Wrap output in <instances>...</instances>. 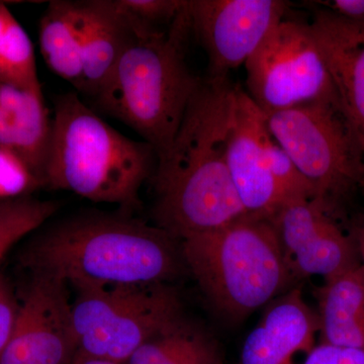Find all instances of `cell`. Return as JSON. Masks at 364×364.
<instances>
[{
  "label": "cell",
  "mask_w": 364,
  "mask_h": 364,
  "mask_svg": "<svg viewBox=\"0 0 364 364\" xmlns=\"http://www.w3.org/2000/svg\"><path fill=\"white\" fill-rule=\"evenodd\" d=\"M234 85L203 78L166 156L151 181L156 226L181 241L214 232L248 215L227 162Z\"/></svg>",
  "instance_id": "cell-1"
},
{
  "label": "cell",
  "mask_w": 364,
  "mask_h": 364,
  "mask_svg": "<svg viewBox=\"0 0 364 364\" xmlns=\"http://www.w3.org/2000/svg\"><path fill=\"white\" fill-rule=\"evenodd\" d=\"M21 267L67 286L168 284L184 265L181 243L161 228L128 215H77L36 235Z\"/></svg>",
  "instance_id": "cell-2"
},
{
  "label": "cell",
  "mask_w": 364,
  "mask_h": 364,
  "mask_svg": "<svg viewBox=\"0 0 364 364\" xmlns=\"http://www.w3.org/2000/svg\"><path fill=\"white\" fill-rule=\"evenodd\" d=\"M191 37L188 0L159 35H134L104 90L98 109L139 134L162 160L173 144L191 100L202 83L189 68Z\"/></svg>",
  "instance_id": "cell-3"
},
{
  "label": "cell",
  "mask_w": 364,
  "mask_h": 364,
  "mask_svg": "<svg viewBox=\"0 0 364 364\" xmlns=\"http://www.w3.org/2000/svg\"><path fill=\"white\" fill-rule=\"evenodd\" d=\"M158 163L150 144L117 132L77 93L55 100L45 188L119 205L129 212L139 207L140 189L153 178Z\"/></svg>",
  "instance_id": "cell-4"
},
{
  "label": "cell",
  "mask_w": 364,
  "mask_h": 364,
  "mask_svg": "<svg viewBox=\"0 0 364 364\" xmlns=\"http://www.w3.org/2000/svg\"><path fill=\"white\" fill-rule=\"evenodd\" d=\"M184 265L225 317L243 320L294 279L272 222L246 215L210 233L179 241Z\"/></svg>",
  "instance_id": "cell-5"
},
{
  "label": "cell",
  "mask_w": 364,
  "mask_h": 364,
  "mask_svg": "<svg viewBox=\"0 0 364 364\" xmlns=\"http://www.w3.org/2000/svg\"><path fill=\"white\" fill-rule=\"evenodd\" d=\"M72 323L77 351L126 364L139 347L182 318L169 284L74 287Z\"/></svg>",
  "instance_id": "cell-6"
},
{
  "label": "cell",
  "mask_w": 364,
  "mask_h": 364,
  "mask_svg": "<svg viewBox=\"0 0 364 364\" xmlns=\"http://www.w3.org/2000/svg\"><path fill=\"white\" fill-rule=\"evenodd\" d=\"M265 116L274 140L335 210L364 186L363 152L339 105L314 102Z\"/></svg>",
  "instance_id": "cell-7"
},
{
  "label": "cell",
  "mask_w": 364,
  "mask_h": 364,
  "mask_svg": "<svg viewBox=\"0 0 364 364\" xmlns=\"http://www.w3.org/2000/svg\"><path fill=\"white\" fill-rule=\"evenodd\" d=\"M245 68L248 95L265 114L314 102L340 105L310 23L280 21Z\"/></svg>",
  "instance_id": "cell-8"
},
{
  "label": "cell",
  "mask_w": 364,
  "mask_h": 364,
  "mask_svg": "<svg viewBox=\"0 0 364 364\" xmlns=\"http://www.w3.org/2000/svg\"><path fill=\"white\" fill-rule=\"evenodd\" d=\"M289 9L282 0H189L191 37L207 54L208 77L228 78L245 65Z\"/></svg>",
  "instance_id": "cell-9"
},
{
  "label": "cell",
  "mask_w": 364,
  "mask_h": 364,
  "mask_svg": "<svg viewBox=\"0 0 364 364\" xmlns=\"http://www.w3.org/2000/svg\"><path fill=\"white\" fill-rule=\"evenodd\" d=\"M334 212L313 198L284 203L269 218L293 277L327 280L361 263L353 239L334 221Z\"/></svg>",
  "instance_id": "cell-10"
},
{
  "label": "cell",
  "mask_w": 364,
  "mask_h": 364,
  "mask_svg": "<svg viewBox=\"0 0 364 364\" xmlns=\"http://www.w3.org/2000/svg\"><path fill=\"white\" fill-rule=\"evenodd\" d=\"M67 284L32 274L0 364H70L77 351Z\"/></svg>",
  "instance_id": "cell-11"
},
{
  "label": "cell",
  "mask_w": 364,
  "mask_h": 364,
  "mask_svg": "<svg viewBox=\"0 0 364 364\" xmlns=\"http://www.w3.org/2000/svg\"><path fill=\"white\" fill-rule=\"evenodd\" d=\"M272 136L264 112L246 91L234 86L227 129L228 167L246 213L267 219L286 203L270 173Z\"/></svg>",
  "instance_id": "cell-12"
},
{
  "label": "cell",
  "mask_w": 364,
  "mask_h": 364,
  "mask_svg": "<svg viewBox=\"0 0 364 364\" xmlns=\"http://www.w3.org/2000/svg\"><path fill=\"white\" fill-rule=\"evenodd\" d=\"M310 26L364 158V28L318 6Z\"/></svg>",
  "instance_id": "cell-13"
},
{
  "label": "cell",
  "mask_w": 364,
  "mask_h": 364,
  "mask_svg": "<svg viewBox=\"0 0 364 364\" xmlns=\"http://www.w3.org/2000/svg\"><path fill=\"white\" fill-rule=\"evenodd\" d=\"M318 316L306 305L301 291L294 289L273 301L259 324L249 333L239 364H293L299 352L314 348Z\"/></svg>",
  "instance_id": "cell-14"
},
{
  "label": "cell",
  "mask_w": 364,
  "mask_h": 364,
  "mask_svg": "<svg viewBox=\"0 0 364 364\" xmlns=\"http://www.w3.org/2000/svg\"><path fill=\"white\" fill-rule=\"evenodd\" d=\"M52 119L42 88H28L0 79V145L20 155L45 186Z\"/></svg>",
  "instance_id": "cell-15"
},
{
  "label": "cell",
  "mask_w": 364,
  "mask_h": 364,
  "mask_svg": "<svg viewBox=\"0 0 364 364\" xmlns=\"http://www.w3.org/2000/svg\"><path fill=\"white\" fill-rule=\"evenodd\" d=\"M82 39L83 91L95 98L111 78L134 33L116 0L77 1Z\"/></svg>",
  "instance_id": "cell-16"
},
{
  "label": "cell",
  "mask_w": 364,
  "mask_h": 364,
  "mask_svg": "<svg viewBox=\"0 0 364 364\" xmlns=\"http://www.w3.org/2000/svg\"><path fill=\"white\" fill-rule=\"evenodd\" d=\"M322 343L364 351V265L325 280L318 294Z\"/></svg>",
  "instance_id": "cell-17"
},
{
  "label": "cell",
  "mask_w": 364,
  "mask_h": 364,
  "mask_svg": "<svg viewBox=\"0 0 364 364\" xmlns=\"http://www.w3.org/2000/svg\"><path fill=\"white\" fill-rule=\"evenodd\" d=\"M39 42L50 70L82 93V39L77 1L49 2L40 20Z\"/></svg>",
  "instance_id": "cell-18"
},
{
  "label": "cell",
  "mask_w": 364,
  "mask_h": 364,
  "mask_svg": "<svg viewBox=\"0 0 364 364\" xmlns=\"http://www.w3.org/2000/svg\"><path fill=\"white\" fill-rule=\"evenodd\" d=\"M126 364H221L207 335L181 321L139 347Z\"/></svg>",
  "instance_id": "cell-19"
},
{
  "label": "cell",
  "mask_w": 364,
  "mask_h": 364,
  "mask_svg": "<svg viewBox=\"0 0 364 364\" xmlns=\"http://www.w3.org/2000/svg\"><path fill=\"white\" fill-rule=\"evenodd\" d=\"M58 205L31 196L0 200V259L56 213Z\"/></svg>",
  "instance_id": "cell-20"
},
{
  "label": "cell",
  "mask_w": 364,
  "mask_h": 364,
  "mask_svg": "<svg viewBox=\"0 0 364 364\" xmlns=\"http://www.w3.org/2000/svg\"><path fill=\"white\" fill-rule=\"evenodd\" d=\"M0 79L28 88H42L32 41L16 18L0 49Z\"/></svg>",
  "instance_id": "cell-21"
},
{
  "label": "cell",
  "mask_w": 364,
  "mask_h": 364,
  "mask_svg": "<svg viewBox=\"0 0 364 364\" xmlns=\"http://www.w3.org/2000/svg\"><path fill=\"white\" fill-rule=\"evenodd\" d=\"M184 0H116L134 35L164 33L186 6Z\"/></svg>",
  "instance_id": "cell-22"
},
{
  "label": "cell",
  "mask_w": 364,
  "mask_h": 364,
  "mask_svg": "<svg viewBox=\"0 0 364 364\" xmlns=\"http://www.w3.org/2000/svg\"><path fill=\"white\" fill-rule=\"evenodd\" d=\"M39 188L40 182L20 155L0 145V200L28 196Z\"/></svg>",
  "instance_id": "cell-23"
},
{
  "label": "cell",
  "mask_w": 364,
  "mask_h": 364,
  "mask_svg": "<svg viewBox=\"0 0 364 364\" xmlns=\"http://www.w3.org/2000/svg\"><path fill=\"white\" fill-rule=\"evenodd\" d=\"M301 364H364V351L321 343L308 352Z\"/></svg>",
  "instance_id": "cell-24"
},
{
  "label": "cell",
  "mask_w": 364,
  "mask_h": 364,
  "mask_svg": "<svg viewBox=\"0 0 364 364\" xmlns=\"http://www.w3.org/2000/svg\"><path fill=\"white\" fill-rule=\"evenodd\" d=\"M18 311V303L6 279L0 275V354L13 334Z\"/></svg>",
  "instance_id": "cell-25"
},
{
  "label": "cell",
  "mask_w": 364,
  "mask_h": 364,
  "mask_svg": "<svg viewBox=\"0 0 364 364\" xmlns=\"http://www.w3.org/2000/svg\"><path fill=\"white\" fill-rule=\"evenodd\" d=\"M314 4L342 20L364 26V0H329L315 1Z\"/></svg>",
  "instance_id": "cell-26"
},
{
  "label": "cell",
  "mask_w": 364,
  "mask_h": 364,
  "mask_svg": "<svg viewBox=\"0 0 364 364\" xmlns=\"http://www.w3.org/2000/svg\"><path fill=\"white\" fill-rule=\"evenodd\" d=\"M348 233L358 247L359 257L364 265V213L352 218L349 222Z\"/></svg>",
  "instance_id": "cell-27"
},
{
  "label": "cell",
  "mask_w": 364,
  "mask_h": 364,
  "mask_svg": "<svg viewBox=\"0 0 364 364\" xmlns=\"http://www.w3.org/2000/svg\"><path fill=\"white\" fill-rule=\"evenodd\" d=\"M14 18V14L11 13L6 4L0 2V49H1L2 44H4L7 28H9Z\"/></svg>",
  "instance_id": "cell-28"
},
{
  "label": "cell",
  "mask_w": 364,
  "mask_h": 364,
  "mask_svg": "<svg viewBox=\"0 0 364 364\" xmlns=\"http://www.w3.org/2000/svg\"><path fill=\"white\" fill-rule=\"evenodd\" d=\"M70 364H122L114 363V361L105 360V359L92 358V356L86 355L81 352L76 351L75 355Z\"/></svg>",
  "instance_id": "cell-29"
},
{
  "label": "cell",
  "mask_w": 364,
  "mask_h": 364,
  "mask_svg": "<svg viewBox=\"0 0 364 364\" xmlns=\"http://www.w3.org/2000/svg\"><path fill=\"white\" fill-rule=\"evenodd\" d=\"M363 28H364V26H363Z\"/></svg>",
  "instance_id": "cell-30"
}]
</instances>
